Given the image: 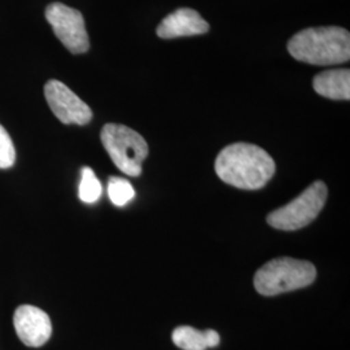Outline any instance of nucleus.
<instances>
[{"label": "nucleus", "mask_w": 350, "mask_h": 350, "mask_svg": "<svg viewBox=\"0 0 350 350\" xmlns=\"http://www.w3.org/2000/svg\"><path fill=\"white\" fill-rule=\"evenodd\" d=\"M327 186L314 182L299 198L267 215V224L283 231H296L310 225L323 209L327 200Z\"/></svg>", "instance_id": "5"}, {"label": "nucleus", "mask_w": 350, "mask_h": 350, "mask_svg": "<svg viewBox=\"0 0 350 350\" xmlns=\"http://www.w3.org/2000/svg\"><path fill=\"white\" fill-rule=\"evenodd\" d=\"M16 161V150L7 130L0 125V169L12 167Z\"/></svg>", "instance_id": "14"}, {"label": "nucleus", "mask_w": 350, "mask_h": 350, "mask_svg": "<svg viewBox=\"0 0 350 350\" xmlns=\"http://www.w3.org/2000/svg\"><path fill=\"white\" fill-rule=\"evenodd\" d=\"M172 338L179 349L206 350L209 348L206 331H199L189 325H180L175 328Z\"/></svg>", "instance_id": "11"}, {"label": "nucleus", "mask_w": 350, "mask_h": 350, "mask_svg": "<svg viewBox=\"0 0 350 350\" xmlns=\"http://www.w3.org/2000/svg\"><path fill=\"white\" fill-rule=\"evenodd\" d=\"M44 96L52 113L65 125H88L92 120V111L88 104L57 79L46 83Z\"/></svg>", "instance_id": "7"}, {"label": "nucleus", "mask_w": 350, "mask_h": 350, "mask_svg": "<svg viewBox=\"0 0 350 350\" xmlns=\"http://www.w3.org/2000/svg\"><path fill=\"white\" fill-rule=\"evenodd\" d=\"M13 325L18 338L26 347L39 348L44 345L52 335L50 317L33 305H21L13 315Z\"/></svg>", "instance_id": "8"}, {"label": "nucleus", "mask_w": 350, "mask_h": 350, "mask_svg": "<svg viewBox=\"0 0 350 350\" xmlns=\"http://www.w3.org/2000/svg\"><path fill=\"white\" fill-rule=\"evenodd\" d=\"M108 195L114 205L125 206L127 202L134 199L135 191L127 179L120 176H111L108 182Z\"/></svg>", "instance_id": "13"}, {"label": "nucleus", "mask_w": 350, "mask_h": 350, "mask_svg": "<svg viewBox=\"0 0 350 350\" xmlns=\"http://www.w3.org/2000/svg\"><path fill=\"white\" fill-rule=\"evenodd\" d=\"M292 57L312 65H336L349 62L350 34L338 26L301 30L288 42Z\"/></svg>", "instance_id": "2"}, {"label": "nucleus", "mask_w": 350, "mask_h": 350, "mask_svg": "<svg viewBox=\"0 0 350 350\" xmlns=\"http://www.w3.org/2000/svg\"><path fill=\"white\" fill-rule=\"evenodd\" d=\"M101 143L113 163L129 176L142 174V163L148 156V144L135 130L125 125L107 124L100 134Z\"/></svg>", "instance_id": "4"}, {"label": "nucleus", "mask_w": 350, "mask_h": 350, "mask_svg": "<svg viewBox=\"0 0 350 350\" xmlns=\"http://www.w3.org/2000/svg\"><path fill=\"white\" fill-rule=\"evenodd\" d=\"M46 18L66 50L75 55L88 52L90 42L82 13L63 3H52L46 8Z\"/></svg>", "instance_id": "6"}, {"label": "nucleus", "mask_w": 350, "mask_h": 350, "mask_svg": "<svg viewBox=\"0 0 350 350\" xmlns=\"http://www.w3.org/2000/svg\"><path fill=\"white\" fill-rule=\"evenodd\" d=\"M101 183L92 169L83 167L82 169V176L79 183V199L88 204H94L100 199Z\"/></svg>", "instance_id": "12"}, {"label": "nucleus", "mask_w": 350, "mask_h": 350, "mask_svg": "<svg viewBox=\"0 0 350 350\" xmlns=\"http://www.w3.org/2000/svg\"><path fill=\"white\" fill-rule=\"evenodd\" d=\"M215 173L227 185L241 189H260L275 173L273 157L250 143L230 144L215 160Z\"/></svg>", "instance_id": "1"}, {"label": "nucleus", "mask_w": 350, "mask_h": 350, "mask_svg": "<svg viewBox=\"0 0 350 350\" xmlns=\"http://www.w3.org/2000/svg\"><path fill=\"white\" fill-rule=\"evenodd\" d=\"M208 30L209 24L201 17L200 13L191 8H179L163 18L156 33L163 39H173L200 36L208 33Z\"/></svg>", "instance_id": "9"}, {"label": "nucleus", "mask_w": 350, "mask_h": 350, "mask_svg": "<svg viewBox=\"0 0 350 350\" xmlns=\"http://www.w3.org/2000/svg\"><path fill=\"white\" fill-rule=\"evenodd\" d=\"M315 276L313 263L282 257L269 261L256 273L254 288L262 296H276L310 286Z\"/></svg>", "instance_id": "3"}, {"label": "nucleus", "mask_w": 350, "mask_h": 350, "mask_svg": "<svg viewBox=\"0 0 350 350\" xmlns=\"http://www.w3.org/2000/svg\"><path fill=\"white\" fill-rule=\"evenodd\" d=\"M313 88L321 96L332 100H349L350 72L349 69L327 70L315 75Z\"/></svg>", "instance_id": "10"}]
</instances>
